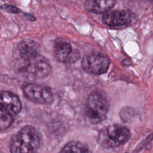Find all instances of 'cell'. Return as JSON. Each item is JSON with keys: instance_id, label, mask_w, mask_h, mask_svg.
I'll return each instance as SVG.
<instances>
[{"instance_id": "cell-6", "label": "cell", "mask_w": 153, "mask_h": 153, "mask_svg": "<svg viewBox=\"0 0 153 153\" xmlns=\"http://www.w3.org/2000/svg\"><path fill=\"white\" fill-rule=\"evenodd\" d=\"M25 71L33 78L42 79L47 77L51 73V67L48 60L38 54L27 62Z\"/></svg>"}, {"instance_id": "cell-15", "label": "cell", "mask_w": 153, "mask_h": 153, "mask_svg": "<svg viewBox=\"0 0 153 153\" xmlns=\"http://www.w3.org/2000/svg\"><path fill=\"white\" fill-rule=\"evenodd\" d=\"M129 115H133V111L132 109H130V108H124L123 109H121L120 112V116L123 120H128V119L130 118Z\"/></svg>"}, {"instance_id": "cell-7", "label": "cell", "mask_w": 153, "mask_h": 153, "mask_svg": "<svg viewBox=\"0 0 153 153\" xmlns=\"http://www.w3.org/2000/svg\"><path fill=\"white\" fill-rule=\"evenodd\" d=\"M22 103L19 97L9 91H0V111L11 115L20 112Z\"/></svg>"}, {"instance_id": "cell-13", "label": "cell", "mask_w": 153, "mask_h": 153, "mask_svg": "<svg viewBox=\"0 0 153 153\" xmlns=\"http://www.w3.org/2000/svg\"><path fill=\"white\" fill-rule=\"evenodd\" d=\"M14 122L12 115L0 111V131H3L10 127Z\"/></svg>"}, {"instance_id": "cell-9", "label": "cell", "mask_w": 153, "mask_h": 153, "mask_svg": "<svg viewBox=\"0 0 153 153\" xmlns=\"http://www.w3.org/2000/svg\"><path fill=\"white\" fill-rule=\"evenodd\" d=\"M103 22L110 27H118L131 22L130 12L125 10H115L106 13L102 17Z\"/></svg>"}, {"instance_id": "cell-8", "label": "cell", "mask_w": 153, "mask_h": 153, "mask_svg": "<svg viewBox=\"0 0 153 153\" xmlns=\"http://www.w3.org/2000/svg\"><path fill=\"white\" fill-rule=\"evenodd\" d=\"M54 53L58 60L63 63H74L79 57V51L65 41H57L54 46Z\"/></svg>"}, {"instance_id": "cell-12", "label": "cell", "mask_w": 153, "mask_h": 153, "mask_svg": "<svg viewBox=\"0 0 153 153\" xmlns=\"http://www.w3.org/2000/svg\"><path fill=\"white\" fill-rule=\"evenodd\" d=\"M59 153H91L88 147L82 142L71 141L65 145Z\"/></svg>"}, {"instance_id": "cell-14", "label": "cell", "mask_w": 153, "mask_h": 153, "mask_svg": "<svg viewBox=\"0 0 153 153\" xmlns=\"http://www.w3.org/2000/svg\"><path fill=\"white\" fill-rule=\"evenodd\" d=\"M1 8L3 11H6L9 13L17 14V13H19L21 12L20 9H19L17 7H16L14 5H10V4H4L1 6Z\"/></svg>"}, {"instance_id": "cell-1", "label": "cell", "mask_w": 153, "mask_h": 153, "mask_svg": "<svg viewBox=\"0 0 153 153\" xmlns=\"http://www.w3.org/2000/svg\"><path fill=\"white\" fill-rule=\"evenodd\" d=\"M40 143L37 130L32 126H26L11 137L10 149L11 153H34Z\"/></svg>"}, {"instance_id": "cell-3", "label": "cell", "mask_w": 153, "mask_h": 153, "mask_svg": "<svg viewBox=\"0 0 153 153\" xmlns=\"http://www.w3.org/2000/svg\"><path fill=\"white\" fill-rule=\"evenodd\" d=\"M130 137L128 128L114 124L101 131L99 135L100 145L105 148H115L126 143Z\"/></svg>"}, {"instance_id": "cell-11", "label": "cell", "mask_w": 153, "mask_h": 153, "mask_svg": "<svg viewBox=\"0 0 153 153\" xmlns=\"http://www.w3.org/2000/svg\"><path fill=\"white\" fill-rule=\"evenodd\" d=\"M116 2L115 1H87L84 3L85 8L94 13H103L111 9Z\"/></svg>"}, {"instance_id": "cell-5", "label": "cell", "mask_w": 153, "mask_h": 153, "mask_svg": "<svg viewBox=\"0 0 153 153\" xmlns=\"http://www.w3.org/2000/svg\"><path fill=\"white\" fill-rule=\"evenodd\" d=\"M109 64L110 61L107 56L101 53H93L83 57L81 66L86 72L100 75L107 71Z\"/></svg>"}, {"instance_id": "cell-10", "label": "cell", "mask_w": 153, "mask_h": 153, "mask_svg": "<svg viewBox=\"0 0 153 153\" xmlns=\"http://www.w3.org/2000/svg\"><path fill=\"white\" fill-rule=\"evenodd\" d=\"M18 50L20 57L26 62L39 54L36 44L30 40H25L20 42L18 45Z\"/></svg>"}, {"instance_id": "cell-4", "label": "cell", "mask_w": 153, "mask_h": 153, "mask_svg": "<svg viewBox=\"0 0 153 153\" xmlns=\"http://www.w3.org/2000/svg\"><path fill=\"white\" fill-rule=\"evenodd\" d=\"M22 90L25 97L33 103L47 105L53 101V93L51 89L48 87L29 83L24 85Z\"/></svg>"}, {"instance_id": "cell-2", "label": "cell", "mask_w": 153, "mask_h": 153, "mask_svg": "<svg viewBox=\"0 0 153 153\" xmlns=\"http://www.w3.org/2000/svg\"><path fill=\"white\" fill-rule=\"evenodd\" d=\"M109 103L106 95L100 91H94L88 96L85 105V115L93 124L103 121L108 111Z\"/></svg>"}]
</instances>
